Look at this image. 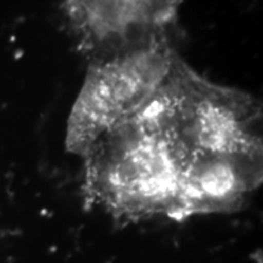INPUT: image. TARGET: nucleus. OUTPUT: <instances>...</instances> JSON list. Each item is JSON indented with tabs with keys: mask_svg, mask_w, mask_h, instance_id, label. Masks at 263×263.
I'll use <instances>...</instances> for the list:
<instances>
[{
	"mask_svg": "<svg viewBox=\"0 0 263 263\" xmlns=\"http://www.w3.org/2000/svg\"><path fill=\"white\" fill-rule=\"evenodd\" d=\"M87 202L120 219L178 221L179 155L153 100L82 157Z\"/></svg>",
	"mask_w": 263,
	"mask_h": 263,
	"instance_id": "f257e3e1",
	"label": "nucleus"
},
{
	"mask_svg": "<svg viewBox=\"0 0 263 263\" xmlns=\"http://www.w3.org/2000/svg\"><path fill=\"white\" fill-rule=\"evenodd\" d=\"M153 103L178 151L182 174L196 160L263 156L257 99L207 80L179 54Z\"/></svg>",
	"mask_w": 263,
	"mask_h": 263,
	"instance_id": "f03ea898",
	"label": "nucleus"
},
{
	"mask_svg": "<svg viewBox=\"0 0 263 263\" xmlns=\"http://www.w3.org/2000/svg\"><path fill=\"white\" fill-rule=\"evenodd\" d=\"M178 55L172 39L89 61L68 115L65 144L83 157L99 138L153 100Z\"/></svg>",
	"mask_w": 263,
	"mask_h": 263,
	"instance_id": "7ed1b4c3",
	"label": "nucleus"
},
{
	"mask_svg": "<svg viewBox=\"0 0 263 263\" xmlns=\"http://www.w3.org/2000/svg\"><path fill=\"white\" fill-rule=\"evenodd\" d=\"M182 0H65L80 50L99 60L172 39Z\"/></svg>",
	"mask_w": 263,
	"mask_h": 263,
	"instance_id": "20e7f679",
	"label": "nucleus"
}]
</instances>
